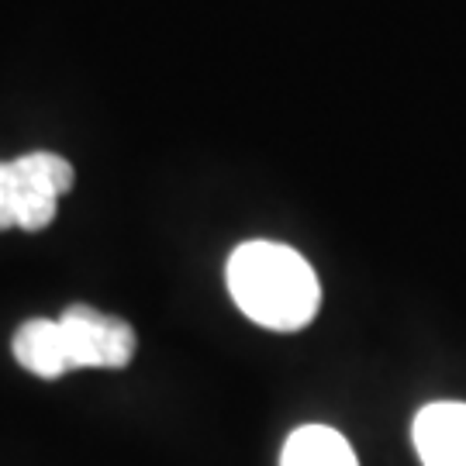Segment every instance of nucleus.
<instances>
[{
    "label": "nucleus",
    "instance_id": "obj_4",
    "mask_svg": "<svg viewBox=\"0 0 466 466\" xmlns=\"http://www.w3.org/2000/svg\"><path fill=\"white\" fill-rule=\"evenodd\" d=\"M415 452L425 466H466V404L435 400L411 425Z\"/></svg>",
    "mask_w": 466,
    "mask_h": 466
},
{
    "label": "nucleus",
    "instance_id": "obj_6",
    "mask_svg": "<svg viewBox=\"0 0 466 466\" xmlns=\"http://www.w3.org/2000/svg\"><path fill=\"white\" fill-rule=\"evenodd\" d=\"M280 466H360L346 435L329 425H300L283 442Z\"/></svg>",
    "mask_w": 466,
    "mask_h": 466
},
{
    "label": "nucleus",
    "instance_id": "obj_5",
    "mask_svg": "<svg viewBox=\"0 0 466 466\" xmlns=\"http://www.w3.org/2000/svg\"><path fill=\"white\" fill-rule=\"evenodd\" d=\"M15 360L21 367L42 377V380H59L69 373L66 350H63V329L56 318H32L25 321L15 335Z\"/></svg>",
    "mask_w": 466,
    "mask_h": 466
},
{
    "label": "nucleus",
    "instance_id": "obj_1",
    "mask_svg": "<svg viewBox=\"0 0 466 466\" xmlns=\"http://www.w3.org/2000/svg\"><path fill=\"white\" fill-rule=\"evenodd\" d=\"M225 280L238 311L269 332L311 325L321 304L311 263L280 242H242L225 267Z\"/></svg>",
    "mask_w": 466,
    "mask_h": 466
},
{
    "label": "nucleus",
    "instance_id": "obj_2",
    "mask_svg": "<svg viewBox=\"0 0 466 466\" xmlns=\"http://www.w3.org/2000/svg\"><path fill=\"white\" fill-rule=\"evenodd\" d=\"M69 187L73 167L56 152H25L15 163H0V232H42Z\"/></svg>",
    "mask_w": 466,
    "mask_h": 466
},
{
    "label": "nucleus",
    "instance_id": "obj_3",
    "mask_svg": "<svg viewBox=\"0 0 466 466\" xmlns=\"http://www.w3.org/2000/svg\"><path fill=\"white\" fill-rule=\"evenodd\" d=\"M63 329L69 373L73 370H121L135 356V332L128 321L104 315L90 304H73L56 318Z\"/></svg>",
    "mask_w": 466,
    "mask_h": 466
}]
</instances>
